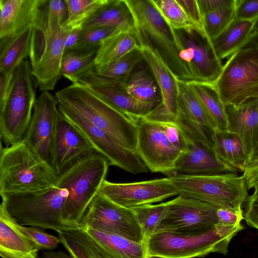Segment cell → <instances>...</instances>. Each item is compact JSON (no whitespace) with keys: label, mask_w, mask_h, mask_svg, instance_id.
I'll list each match as a JSON object with an SVG mask.
<instances>
[{"label":"cell","mask_w":258,"mask_h":258,"mask_svg":"<svg viewBox=\"0 0 258 258\" xmlns=\"http://www.w3.org/2000/svg\"><path fill=\"white\" fill-rule=\"evenodd\" d=\"M175 30L180 56L193 81L215 85L223 67L211 40L196 28Z\"/></svg>","instance_id":"cell-13"},{"label":"cell","mask_w":258,"mask_h":258,"mask_svg":"<svg viewBox=\"0 0 258 258\" xmlns=\"http://www.w3.org/2000/svg\"><path fill=\"white\" fill-rule=\"evenodd\" d=\"M40 250L16 225L2 201L0 205V255L2 258H37Z\"/></svg>","instance_id":"cell-22"},{"label":"cell","mask_w":258,"mask_h":258,"mask_svg":"<svg viewBox=\"0 0 258 258\" xmlns=\"http://www.w3.org/2000/svg\"><path fill=\"white\" fill-rule=\"evenodd\" d=\"M168 202L146 205L132 209L140 224L145 241L155 233L166 213Z\"/></svg>","instance_id":"cell-38"},{"label":"cell","mask_w":258,"mask_h":258,"mask_svg":"<svg viewBox=\"0 0 258 258\" xmlns=\"http://www.w3.org/2000/svg\"><path fill=\"white\" fill-rule=\"evenodd\" d=\"M37 87L30 60L26 58L13 72L9 94L0 108V137L5 147L23 140L32 118Z\"/></svg>","instance_id":"cell-7"},{"label":"cell","mask_w":258,"mask_h":258,"mask_svg":"<svg viewBox=\"0 0 258 258\" xmlns=\"http://www.w3.org/2000/svg\"><path fill=\"white\" fill-rule=\"evenodd\" d=\"M100 27L134 29L133 17L125 0H108L83 24L82 29Z\"/></svg>","instance_id":"cell-28"},{"label":"cell","mask_w":258,"mask_h":258,"mask_svg":"<svg viewBox=\"0 0 258 258\" xmlns=\"http://www.w3.org/2000/svg\"><path fill=\"white\" fill-rule=\"evenodd\" d=\"M244 215L247 224L258 230V192H253L246 201Z\"/></svg>","instance_id":"cell-46"},{"label":"cell","mask_w":258,"mask_h":258,"mask_svg":"<svg viewBox=\"0 0 258 258\" xmlns=\"http://www.w3.org/2000/svg\"><path fill=\"white\" fill-rule=\"evenodd\" d=\"M248 43H251L258 47V34L253 33Z\"/></svg>","instance_id":"cell-54"},{"label":"cell","mask_w":258,"mask_h":258,"mask_svg":"<svg viewBox=\"0 0 258 258\" xmlns=\"http://www.w3.org/2000/svg\"><path fill=\"white\" fill-rule=\"evenodd\" d=\"M59 114L55 97L49 91H42L35 100L32 118L23 140L53 169L54 139Z\"/></svg>","instance_id":"cell-16"},{"label":"cell","mask_w":258,"mask_h":258,"mask_svg":"<svg viewBox=\"0 0 258 258\" xmlns=\"http://www.w3.org/2000/svg\"><path fill=\"white\" fill-rule=\"evenodd\" d=\"M156 122L160 125L171 144L184 153L187 151L189 146L188 139L177 122L176 118L174 120Z\"/></svg>","instance_id":"cell-43"},{"label":"cell","mask_w":258,"mask_h":258,"mask_svg":"<svg viewBox=\"0 0 258 258\" xmlns=\"http://www.w3.org/2000/svg\"><path fill=\"white\" fill-rule=\"evenodd\" d=\"M217 214L220 223L231 227L240 226L241 221L244 219L243 212L218 208Z\"/></svg>","instance_id":"cell-48"},{"label":"cell","mask_w":258,"mask_h":258,"mask_svg":"<svg viewBox=\"0 0 258 258\" xmlns=\"http://www.w3.org/2000/svg\"><path fill=\"white\" fill-rule=\"evenodd\" d=\"M253 34H258V18L254 21Z\"/></svg>","instance_id":"cell-55"},{"label":"cell","mask_w":258,"mask_h":258,"mask_svg":"<svg viewBox=\"0 0 258 258\" xmlns=\"http://www.w3.org/2000/svg\"><path fill=\"white\" fill-rule=\"evenodd\" d=\"M215 86L225 105L258 97V47L248 43L231 55Z\"/></svg>","instance_id":"cell-9"},{"label":"cell","mask_w":258,"mask_h":258,"mask_svg":"<svg viewBox=\"0 0 258 258\" xmlns=\"http://www.w3.org/2000/svg\"><path fill=\"white\" fill-rule=\"evenodd\" d=\"M131 119L138 129L136 153L149 170L169 176L184 153L170 143L157 122L144 117Z\"/></svg>","instance_id":"cell-15"},{"label":"cell","mask_w":258,"mask_h":258,"mask_svg":"<svg viewBox=\"0 0 258 258\" xmlns=\"http://www.w3.org/2000/svg\"><path fill=\"white\" fill-rule=\"evenodd\" d=\"M235 7L222 9L203 16L204 30L211 40L220 34L235 20Z\"/></svg>","instance_id":"cell-40"},{"label":"cell","mask_w":258,"mask_h":258,"mask_svg":"<svg viewBox=\"0 0 258 258\" xmlns=\"http://www.w3.org/2000/svg\"><path fill=\"white\" fill-rule=\"evenodd\" d=\"M125 1L133 17L134 33L140 47H147L155 52L176 79L192 81L188 67L181 58L175 30L152 0Z\"/></svg>","instance_id":"cell-2"},{"label":"cell","mask_w":258,"mask_h":258,"mask_svg":"<svg viewBox=\"0 0 258 258\" xmlns=\"http://www.w3.org/2000/svg\"><path fill=\"white\" fill-rule=\"evenodd\" d=\"M58 103L76 111L120 145L136 152L138 129L126 115L114 108L86 85L76 82L55 94Z\"/></svg>","instance_id":"cell-1"},{"label":"cell","mask_w":258,"mask_h":258,"mask_svg":"<svg viewBox=\"0 0 258 258\" xmlns=\"http://www.w3.org/2000/svg\"><path fill=\"white\" fill-rule=\"evenodd\" d=\"M144 57L141 48H136L107 64L95 67V72L101 76L126 80Z\"/></svg>","instance_id":"cell-36"},{"label":"cell","mask_w":258,"mask_h":258,"mask_svg":"<svg viewBox=\"0 0 258 258\" xmlns=\"http://www.w3.org/2000/svg\"><path fill=\"white\" fill-rule=\"evenodd\" d=\"M177 86V117L202 124L214 132L216 125L187 82L176 79Z\"/></svg>","instance_id":"cell-31"},{"label":"cell","mask_w":258,"mask_h":258,"mask_svg":"<svg viewBox=\"0 0 258 258\" xmlns=\"http://www.w3.org/2000/svg\"><path fill=\"white\" fill-rule=\"evenodd\" d=\"M254 192H258V187L254 190Z\"/></svg>","instance_id":"cell-56"},{"label":"cell","mask_w":258,"mask_h":258,"mask_svg":"<svg viewBox=\"0 0 258 258\" xmlns=\"http://www.w3.org/2000/svg\"><path fill=\"white\" fill-rule=\"evenodd\" d=\"M179 195L218 208L243 212L248 196L245 179L237 173L208 176H170Z\"/></svg>","instance_id":"cell-8"},{"label":"cell","mask_w":258,"mask_h":258,"mask_svg":"<svg viewBox=\"0 0 258 258\" xmlns=\"http://www.w3.org/2000/svg\"><path fill=\"white\" fill-rule=\"evenodd\" d=\"M212 139L217 156L237 171L243 172L249 158L239 136L227 130H216Z\"/></svg>","instance_id":"cell-27"},{"label":"cell","mask_w":258,"mask_h":258,"mask_svg":"<svg viewBox=\"0 0 258 258\" xmlns=\"http://www.w3.org/2000/svg\"><path fill=\"white\" fill-rule=\"evenodd\" d=\"M58 108L60 113L84 134L95 151L107 160L110 165L118 167L133 175L148 172L136 152L118 144L74 109L58 103Z\"/></svg>","instance_id":"cell-14"},{"label":"cell","mask_w":258,"mask_h":258,"mask_svg":"<svg viewBox=\"0 0 258 258\" xmlns=\"http://www.w3.org/2000/svg\"><path fill=\"white\" fill-rule=\"evenodd\" d=\"M33 26L0 38V72L12 74L23 60L29 57Z\"/></svg>","instance_id":"cell-25"},{"label":"cell","mask_w":258,"mask_h":258,"mask_svg":"<svg viewBox=\"0 0 258 258\" xmlns=\"http://www.w3.org/2000/svg\"><path fill=\"white\" fill-rule=\"evenodd\" d=\"M242 176L248 190H254L258 187V159L246 165Z\"/></svg>","instance_id":"cell-49"},{"label":"cell","mask_w":258,"mask_h":258,"mask_svg":"<svg viewBox=\"0 0 258 258\" xmlns=\"http://www.w3.org/2000/svg\"><path fill=\"white\" fill-rule=\"evenodd\" d=\"M99 192L113 203L130 209L179 195L170 177L127 183L105 180Z\"/></svg>","instance_id":"cell-17"},{"label":"cell","mask_w":258,"mask_h":258,"mask_svg":"<svg viewBox=\"0 0 258 258\" xmlns=\"http://www.w3.org/2000/svg\"><path fill=\"white\" fill-rule=\"evenodd\" d=\"M152 2L164 20L174 30L197 29L177 0H152Z\"/></svg>","instance_id":"cell-39"},{"label":"cell","mask_w":258,"mask_h":258,"mask_svg":"<svg viewBox=\"0 0 258 258\" xmlns=\"http://www.w3.org/2000/svg\"><path fill=\"white\" fill-rule=\"evenodd\" d=\"M177 1L197 29L206 34L204 28L203 16L198 0H177Z\"/></svg>","instance_id":"cell-45"},{"label":"cell","mask_w":258,"mask_h":258,"mask_svg":"<svg viewBox=\"0 0 258 258\" xmlns=\"http://www.w3.org/2000/svg\"><path fill=\"white\" fill-rule=\"evenodd\" d=\"M167 202L166 213L156 232L199 235L219 223L217 214L218 208L211 204L181 195Z\"/></svg>","instance_id":"cell-11"},{"label":"cell","mask_w":258,"mask_h":258,"mask_svg":"<svg viewBox=\"0 0 258 258\" xmlns=\"http://www.w3.org/2000/svg\"><path fill=\"white\" fill-rule=\"evenodd\" d=\"M58 235L73 258H116L83 229H71Z\"/></svg>","instance_id":"cell-29"},{"label":"cell","mask_w":258,"mask_h":258,"mask_svg":"<svg viewBox=\"0 0 258 258\" xmlns=\"http://www.w3.org/2000/svg\"><path fill=\"white\" fill-rule=\"evenodd\" d=\"M187 83L216 125L217 129L227 130L228 121L225 105L215 85L193 81Z\"/></svg>","instance_id":"cell-34"},{"label":"cell","mask_w":258,"mask_h":258,"mask_svg":"<svg viewBox=\"0 0 258 258\" xmlns=\"http://www.w3.org/2000/svg\"><path fill=\"white\" fill-rule=\"evenodd\" d=\"M72 30L64 24L57 32L48 34L33 26L29 60L41 92L53 90L62 76L60 68L65 41Z\"/></svg>","instance_id":"cell-10"},{"label":"cell","mask_w":258,"mask_h":258,"mask_svg":"<svg viewBox=\"0 0 258 258\" xmlns=\"http://www.w3.org/2000/svg\"><path fill=\"white\" fill-rule=\"evenodd\" d=\"M13 73L8 74L0 72V108L5 104L10 91Z\"/></svg>","instance_id":"cell-50"},{"label":"cell","mask_w":258,"mask_h":258,"mask_svg":"<svg viewBox=\"0 0 258 258\" xmlns=\"http://www.w3.org/2000/svg\"><path fill=\"white\" fill-rule=\"evenodd\" d=\"M243 229L241 224L231 227L218 223L209 231L187 235L169 231H159L147 241L150 258H195L211 252L226 255L231 239Z\"/></svg>","instance_id":"cell-6"},{"label":"cell","mask_w":258,"mask_h":258,"mask_svg":"<svg viewBox=\"0 0 258 258\" xmlns=\"http://www.w3.org/2000/svg\"><path fill=\"white\" fill-rule=\"evenodd\" d=\"M42 258H73L61 251H48L43 252Z\"/></svg>","instance_id":"cell-52"},{"label":"cell","mask_w":258,"mask_h":258,"mask_svg":"<svg viewBox=\"0 0 258 258\" xmlns=\"http://www.w3.org/2000/svg\"><path fill=\"white\" fill-rule=\"evenodd\" d=\"M88 228L117 234L137 242H146L133 210L113 203L99 192L80 224V229Z\"/></svg>","instance_id":"cell-12"},{"label":"cell","mask_w":258,"mask_h":258,"mask_svg":"<svg viewBox=\"0 0 258 258\" xmlns=\"http://www.w3.org/2000/svg\"><path fill=\"white\" fill-rule=\"evenodd\" d=\"M81 29H72L65 41L64 53L71 51L77 47L79 34Z\"/></svg>","instance_id":"cell-51"},{"label":"cell","mask_w":258,"mask_h":258,"mask_svg":"<svg viewBox=\"0 0 258 258\" xmlns=\"http://www.w3.org/2000/svg\"><path fill=\"white\" fill-rule=\"evenodd\" d=\"M84 230L116 258H150L146 242L91 228Z\"/></svg>","instance_id":"cell-30"},{"label":"cell","mask_w":258,"mask_h":258,"mask_svg":"<svg viewBox=\"0 0 258 258\" xmlns=\"http://www.w3.org/2000/svg\"><path fill=\"white\" fill-rule=\"evenodd\" d=\"M144 60L148 64L159 88L161 105L170 114L177 117V86L176 78L161 58L147 47H140Z\"/></svg>","instance_id":"cell-24"},{"label":"cell","mask_w":258,"mask_h":258,"mask_svg":"<svg viewBox=\"0 0 258 258\" xmlns=\"http://www.w3.org/2000/svg\"><path fill=\"white\" fill-rule=\"evenodd\" d=\"M16 225L39 249H53L56 248L60 243L58 237L46 233L38 227L24 226L16 222Z\"/></svg>","instance_id":"cell-42"},{"label":"cell","mask_w":258,"mask_h":258,"mask_svg":"<svg viewBox=\"0 0 258 258\" xmlns=\"http://www.w3.org/2000/svg\"><path fill=\"white\" fill-rule=\"evenodd\" d=\"M109 165L105 157L95 152L57 176L56 185L68 192L62 217L66 224L80 229L85 212L106 180Z\"/></svg>","instance_id":"cell-3"},{"label":"cell","mask_w":258,"mask_h":258,"mask_svg":"<svg viewBox=\"0 0 258 258\" xmlns=\"http://www.w3.org/2000/svg\"><path fill=\"white\" fill-rule=\"evenodd\" d=\"M254 21L234 20L220 34L211 40L221 60L229 57L248 43L253 33Z\"/></svg>","instance_id":"cell-26"},{"label":"cell","mask_w":258,"mask_h":258,"mask_svg":"<svg viewBox=\"0 0 258 258\" xmlns=\"http://www.w3.org/2000/svg\"><path fill=\"white\" fill-rule=\"evenodd\" d=\"M53 169L23 141L1 147L0 194L39 190L56 186Z\"/></svg>","instance_id":"cell-4"},{"label":"cell","mask_w":258,"mask_h":258,"mask_svg":"<svg viewBox=\"0 0 258 258\" xmlns=\"http://www.w3.org/2000/svg\"><path fill=\"white\" fill-rule=\"evenodd\" d=\"M94 69L82 76L76 82L87 86L101 99L130 119L145 117L161 104L145 103L135 99L125 90V80L101 76Z\"/></svg>","instance_id":"cell-18"},{"label":"cell","mask_w":258,"mask_h":258,"mask_svg":"<svg viewBox=\"0 0 258 258\" xmlns=\"http://www.w3.org/2000/svg\"><path fill=\"white\" fill-rule=\"evenodd\" d=\"M45 0H1L0 38L13 35L33 25Z\"/></svg>","instance_id":"cell-23"},{"label":"cell","mask_w":258,"mask_h":258,"mask_svg":"<svg viewBox=\"0 0 258 258\" xmlns=\"http://www.w3.org/2000/svg\"><path fill=\"white\" fill-rule=\"evenodd\" d=\"M257 159H258V143L257 144L256 146H255L252 153L249 156V160L248 164L253 162Z\"/></svg>","instance_id":"cell-53"},{"label":"cell","mask_w":258,"mask_h":258,"mask_svg":"<svg viewBox=\"0 0 258 258\" xmlns=\"http://www.w3.org/2000/svg\"><path fill=\"white\" fill-rule=\"evenodd\" d=\"M68 195L67 189L56 185L34 191L1 196L8 213L19 225L50 229L60 233L77 229L63 220Z\"/></svg>","instance_id":"cell-5"},{"label":"cell","mask_w":258,"mask_h":258,"mask_svg":"<svg viewBox=\"0 0 258 258\" xmlns=\"http://www.w3.org/2000/svg\"><path fill=\"white\" fill-rule=\"evenodd\" d=\"M120 30L124 29L115 27H100L82 29L79 34L77 48L100 46L104 39Z\"/></svg>","instance_id":"cell-41"},{"label":"cell","mask_w":258,"mask_h":258,"mask_svg":"<svg viewBox=\"0 0 258 258\" xmlns=\"http://www.w3.org/2000/svg\"><path fill=\"white\" fill-rule=\"evenodd\" d=\"M187 151L177 162L170 176H197L237 173L233 168L222 162L215 152L206 146L188 140Z\"/></svg>","instance_id":"cell-20"},{"label":"cell","mask_w":258,"mask_h":258,"mask_svg":"<svg viewBox=\"0 0 258 258\" xmlns=\"http://www.w3.org/2000/svg\"><path fill=\"white\" fill-rule=\"evenodd\" d=\"M236 0H198L202 16L235 6Z\"/></svg>","instance_id":"cell-47"},{"label":"cell","mask_w":258,"mask_h":258,"mask_svg":"<svg viewBox=\"0 0 258 258\" xmlns=\"http://www.w3.org/2000/svg\"><path fill=\"white\" fill-rule=\"evenodd\" d=\"M108 0H65L68 8V19L65 25L72 29H81Z\"/></svg>","instance_id":"cell-37"},{"label":"cell","mask_w":258,"mask_h":258,"mask_svg":"<svg viewBox=\"0 0 258 258\" xmlns=\"http://www.w3.org/2000/svg\"><path fill=\"white\" fill-rule=\"evenodd\" d=\"M140 48L134 30H120L101 43L98 50L95 66L110 63L132 50Z\"/></svg>","instance_id":"cell-32"},{"label":"cell","mask_w":258,"mask_h":258,"mask_svg":"<svg viewBox=\"0 0 258 258\" xmlns=\"http://www.w3.org/2000/svg\"><path fill=\"white\" fill-rule=\"evenodd\" d=\"M99 46L77 48L64 53L60 71L62 76L72 83L95 67V59Z\"/></svg>","instance_id":"cell-33"},{"label":"cell","mask_w":258,"mask_h":258,"mask_svg":"<svg viewBox=\"0 0 258 258\" xmlns=\"http://www.w3.org/2000/svg\"><path fill=\"white\" fill-rule=\"evenodd\" d=\"M124 87L129 95L141 102L161 103L160 91L155 79L146 70L134 71L125 81Z\"/></svg>","instance_id":"cell-35"},{"label":"cell","mask_w":258,"mask_h":258,"mask_svg":"<svg viewBox=\"0 0 258 258\" xmlns=\"http://www.w3.org/2000/svg\"><path fill=\"white\" fill-rule=\"evenodd\" d=\"M227 131L241 139L249 158L258 143V97L247 99L237 105H225Z\"/></svg>","instance_id":"cell-21"},{"label":"cell","mask_w":258,"mask_h":258,"mask_svg":"<svg viewBox=\"0 0 258 258\" xmlns=\"http://www.w3.org/2000/svg\"><path fill=\"white\" fill-rule=\"evenodd\" d=\"M96 152L84 134L60 112L54 139L53 169L57 176Z\"/></svg>","instance_id":"cell-19"},{"label":"cell","mask_w":258,"mask_h":258,"mask_svg":"<svg viewBox=\"0 0 258 258\" xmlns=\"http://www.w3.org/2000/svg\"><path fill=\"white\" fill-rule=\"evenodd\" d=\"M235 20L254 21L258 18V0H236Z\"/></svg>","instance_id":"cell-44"}]
</instances>
